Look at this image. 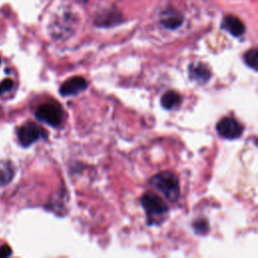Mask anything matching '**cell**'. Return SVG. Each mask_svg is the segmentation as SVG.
<instances>
[{"mask_svg":"<svg viewBox=\"0 0 258 258\" xmlns=\"http://www.w3.org/2000/svg\"><path fill=\"white\" fill-rule=\"evenodd\" d=\"M150 183L169 202L175 203L178 200L180 194L179 181L173 172L169 170L160 171L151 177Z\"/></svg>","mask_w":258,"mask_h":258,"instance_id":"cell-1","label":"cell"},{"mask_svg":"<svg viewBox=\"0 0 258 258\" xmlns=\"http://www.w3.org/2000/svg\"><path fill=\"white\" fill-rule=\"evenodd\" d=\"M140 203L146 213L149 224L154 223L155 220L160 219L168 212V207L163 200L151 191L144 192L140 199Z\"/></svg>","mask_w":258,"mask_h":258,"instance_id":"cell-2","label":"cell"},{"mask_svg":"<svg viewBox=\"0 0 258 258\" xmlns=\"http://www.w3.org/2000/svg\"><path fill=\"white\" fill-rule=\"evenodd\" d=\"M35 117L41 122H44L52 127H57L62 122L63 110L58 103H44L38 106L36 109Z\"/></svg>","mask_w":258,"mask_h":258,"instance_id":"cell-3","label":"cell"},{"mask_svg":"<svg viewBox=\"0 0 258 258\" xmlns=\"http://www.w3.org/2000/svg\"><path fill=\"white\" fill-rule=\"evenodd\" d=\"M217 132L226 139H237L243 133V126L232 117L222 118L216 125Z\"/></svg>","mask_w":258,"mask_h":258,"instance_id":"cell-4","label":"cell"},{"mask_svg":"<svg viewBox=\"0 0 258 258\" xmlns=\"http://www.w3.org/2000/svg\"><path fill=\"white\" fill-rule=\"evenodd\" d=\"M44 135L45 133L43 132V130L38 125L31 122L21 126L17 132L19 142L23 146L31 145L32 143H34Z\"/></svg>","mask_w":258,"mask_h":258,"instance_id":"cell-5","label":"cell"},{"mask_svg":"<svg viewBox=\"0 0 258 258\" xmlns=\"http://www.w3.org/2000/svg\"><path fill=\"white\" fill-rule=\"evenodd\" d=\"M87 87L88 82L86 81V79L80 76H76L68 79L64 83H62V85L59 88V93L63 97L75 96L85 91Z\"/></svg>","mask_w":258,"mask_h":258,"instance_id":"cell-6","label":"cell"},{"mask_svg":"<svg viewBox=\"0 0 258 258\" xmlns=\"http://www.w3.org/2000/svg\"><path fill=\"white\" fill-rule=\"evenodd\" d=\"M188 77L191 81L204 85L210 81L212 73L208 66H206L205 63H190L188 67Z\"/></svg>","mask_w":258,"mask_h":258,"instance_id":"cell-7","label":"cell"},{"mask_svg":"<svg viewBox=\"0 0 258 258\" xmlns=\"http://www.w3.org/2000/svg\"><path fill=\"white\" fill-rule=\"evenodd\" d=\"M183 22L182 14L174 9H167L160 15V23L167 29H176Z\"/></svg>","mask_w":258,"mask_h":258,"instance_id":"cell-8","label":"cell"},{"mask_svg":"<svg viewBox=\"0 0 258 258\" xmlns=\"http://www.w3.org/2000/svg\"><path fill=\"white\" fill-rule=\"evenodd\" d=\"M222 28L227 30L231 35L239 37L245 32L244 23L234 15H226L222 21Z\"/></svg>","mask_w":258,"mask_h":258,"instance_id":"cell-9","label":"cell"},{"mask_svg":"<svg viewBox=\"0 0 258 258\" xmlns=\"http://www.w3.org/2000/svg\"><path fill=\"white\" fill-rule=\"evenodd\" d=\"M121 19H122V15L120 14L119 11L107 10L106 12L96 17L95 24L101 27H109V26L120 23Z\"/></svg>","mask_w":258,"mask_h":258,"instance_id":"cell-10","label":"cell"},{"mask_svg":"<svg viewBox=\"0 0 258 258\" xmlns=\"http://www.w3.org/2000/svg\"><path fill=\"white\" fill-rule=\"evenodd\" d=\"M181 96L175 91H167L160 99L161 106L166 110H172L177 108L181 104Z\"/></svg>","mask_w":258,"mask_h":258,"instance_id":"cell-11","label":"cell"},{"mask_svg":"<svg viewBox=\"0 0 258 258\" xmlns=\"http://www.w3.org/2000/svg\"><path fill=\"white\" fill-rule=\"evenodd\" d=\"M244 61L245 63L253 69L254 71H257V64H258V50L257 48H252L249 49L245 54H244Z\"/></svg>","mask_w":258,"mask_h":258,"instance_id":"cell-12","label":"cell"},{"mask_svg":"<svg viewBox=\"0 0 258 258\" xmlns=\"http://www.w3.org/2000/svg\"><path fill=\"white\" fill-rule=\"evenodd\" d=\"M12 169L8 163H2L0 166V183L9 181L12 177Z\"/></svg>","mask_w":258,"mask_h":258,"instance_id":"cell-13","label":"cell"},{"mask_svg":"<svg viewBox=\"0 0 258 258\" xmlns=\"http://www.w3.org/2000/svg\"><path fill=\"white\" fill-rule=\"evenodd\" d=\"M192 228L198 234H206L209 231L208 222L204 219H200L192 224Z\"/></svg>","mask_w":258,"mask_h":258,"instance_id":"cell-14","label":"cell"},{"mask_svg":"<svg viewBox=\"0 0 258 258\" xmlns=\"http://www.w3.org/2000/svg\"><path fill=\"white\" fill-rule=\"evenodd\" d=\"M11 255V248L8 245H2L0 247V257L5 258Z\"/></svg>","mask_w":258,"mask_h":258,"instance_id":"cell-15","label":"cell"},{"mask_svg":"<svg viewBox=\"0 0 258 258\" xmlns=\"http://www.w3.org/2000/svg\"><path fill=\"white\" fill-rule=\"evenodd\" d=\"M1 85H2V88H3L4 92H5V91H9V90L12 89V87H13V82H12L11 79H6V80H4V81L1 83Z\"/></svg>","mask_w":258,"mask_h":258,"instance_id":"cell-16","label":"cell"},{"mask_svg":"<svg viewBox=\"0 0 258 258\" xmlns=\"http://www.w3.org/2000/svg\"><path fill=\"white\" fill-rule=\"evenodd\" d=\"M3 92H4V90H3V88H2V85L0 84V95H1Z\"/></svg>","mask_w":258,"mask_h":258,"instance_id":"cell-17","label":"cell"},{"mask_svg":"<svg viewBox=\"0 0 258 258\" xmlns=\"http://www.w3.org/2000/svg\"><path fill=\"white\" fill-rule=\"evenodd\" d=\"M0 61H1V58H0Z\"/></svg>","mask_w":258,"mask_h":258,"instance_id":"cell-18","label":"cell"}]
</instances>
